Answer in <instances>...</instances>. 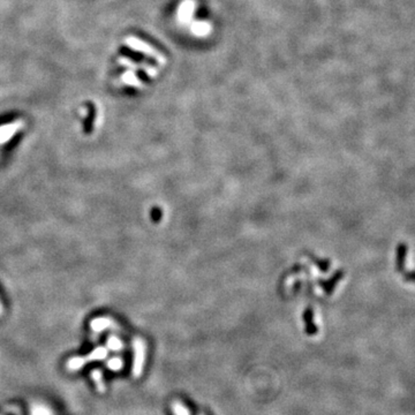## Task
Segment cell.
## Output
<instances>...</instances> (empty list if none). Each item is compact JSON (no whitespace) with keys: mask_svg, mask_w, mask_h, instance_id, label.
I'll list each match as a JSON object with an SVG mask.
<instances>
[{"mask_svg":"<svg viewBox=\"0 0 415 415\" xmlns=\"http://www.w3.org/2000/svg\"><path fill=\"white\" fill-rule=\"evenodd\" d=\"M109 345L112 347V349H120V347H121V343H120V340L118 339V338L111 337L109 339Z\"/></svg>","mask_w":415,"mask_h":415,"instance_id":"cell-8","label":"cell"},{"mask_svg":"<svg viewBox=\"0 0 415 415\" xmlns=\"http://www.w3.org/2000/svg\"><path fill=\"white\" fill-rule=\"evenodd\" d=\"M196 11V2L194 0H183L179 6V11H178V17L181 23H188L192 21V18L195 14Z\"/></svg>","mask_w":415,"mask_h":415,"instance_id":"cell-4","label":"cell"},{"mask_svg":"<svg viewBox=\"0 0 415 415\" xmlns=\"http://www.w3.org/2000/svg\"><path fill=\"white\" fill-rule=\"evenodd\" d=\"M110 324V321L107 318H96L91 322V327L95 331H100L105 329Z\"/></svg>","mask_w":415,"mask_h":415,"instance_id":"cell-7","label":"cell"},{"mask_svg":"<svg viewBox=\"0 0 415 415\" xmlns=\"http://www.w3.org/2000/svg\"><path fill=\"white\" fill-rule=\"evenodd\" d=\"M211 32V26L210 23L207 21H196L192 24V33L194 35L204 37Z\"/></svg>","mask_w":415,"mask_h":415,"instance_id":"cell-6","label":"cell"},{"mask_svg":"<svg viewBox=\"0 0 415 415\" xmlns=\"http://www.w3.org/2000/svg\"><path fill=\"white\" fill-rule=\"evenodd\" d=\"M118 63L121 65V66L128 68L129 70H133V72H137L138 69H143L144 73H146L149 78L153 79V78H157V75H158V69L149 64L135 63V61H133L132 59H128V58L126 57H120L118 59Z\"/></svg>","mask_w":415,"mask_h":415,"instance_id":"cell-2","label":"cell"},{"mask_svg":"<svg viewBox=\"0 0 415 415\" xmlns=\"http://www.w3.org/2000/svg\"><path fill=\"white\" fill-rule=\"evenodd\" d=\"M23 120L18 119L13 122H9V124L0 126V144L8 142V141L23 127Z\"/></svg>","mask_w":415,"mask_h":415,"instance_id":"cell-3","label":"cell"},{"mask_svg":"<svg viewBox=\"0 0 415 415\" xmlns=\"http://www.w3.org/2000/svg\"><path fill=\"white\" fill-rule=\"evenodd\" d=\"M121 81L125 83L126 85L134 88H143V82L137 78L136 74L133 70H126V72L121 75Z\"/></svg>","mask_w":415,"mask_h":415,"instance_id":"cell-5","label":"cell"},{"mask_svg":"<svg viewBox=\"0 0 415 415\" xmlns=\"http://www.w3.org/2000/svg\"><path fill=\"white\" fill-rule=\"evenodd\" d=\"M125 44L128 46L129 49H132V50L140 52V53L146 54L147 57L152 58L153 60H156L157 63L159 65H166L167 64V59L165 58V55L162 53V52H159L158 50H156L155 48H152L151 45L148 44L142 39L137 38V37L135 36H128L125 38Z\"/></svg>","mask_w":415,"mask_h":415,"instance_id":"cell-1","label":"cell"}]
</instances>
